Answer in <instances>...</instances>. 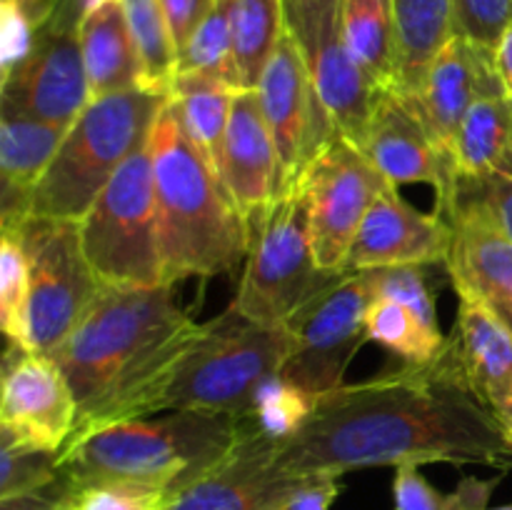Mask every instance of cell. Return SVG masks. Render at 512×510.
I'll list each match as a JSON object with an SVG mask.
<instances>
[{"label": "cell", "instance_id": "28", "mask_svg": "<svg viewBox=\"0 0 512 510\" xmlns=\"http://www.w3.org/2000/svg\"><path fill=\"white\" fill-rule=\"evenodd\" d=\"M170 98L178 105L193 143L220 173L235 90L210 75L178 73L170 85Z\"/></svg>", "mask_w": 512, "mask_h": 510}, {"label": "cell", "instance_id": "38", "mask_svg": "<svg viewBox=\"0 0 512 510\" xmlns=\"http://www.w3.org/2000/svg\"><path fill=\"white\" fill-rule=\"evenodd\" d=\"M455 33L493 48L512 25V0H453Z\"/></svg>", "mask_w": 512, "mask_h": 510}, {"label": "cell", "instance_id": "45", "mask_svg": "<svg viewBox=\"0 0 512 510\" xmlns=\"http://www.w3.org/2000/svg\"><path fill=\"white\" fill-rule=\"evenodd\" d=\"M500 483V478L493 480H480L465 475L458 483V488L453 493H448L445 498V510H483L488 508L490 495H493L495 485Z\"/></svg>", "mask_w": 512, "mask_h": 510}, {"label": "cell", "instance_id": "5", "mask_svg": "<svg viewBox=\"0 0 512 510\" xmlns=\"http://www.w3.org/2000/svg\"><path fill=\"white\" fill-rule=\"evenodd\" d=\"M170 95L135 88L93 98L65 130L53 163L30 195L28 215L80 220L115 170L148 140Z\"/></svg>", "mask_w": 512, "mask_h": 510}, {"label": "cell", "instance_id": "50", "mask_svg": "<svg viewBox=\"0 0 512 510\" xmlns=\"http://www.w3.org/2000/svg\"><path fill=\"white\" fill-rule=\"evenodd\" d=\"M90 3H93V0H85V5H90Z\"/></svg>", "mask_w": 512, "mask_h": 510}, {"label": "cell", "instance_id": "15", "mask_svg": "<svg viewBox=\"0 0 512 510\" xmlns=\"http://www.w3.org/2000/svg\"><path fill=\"white\" fill-rule=\"evenodd\" d=\"M78 420L68 378L50 355L8 345L0 395V435L35 450L60 453Z\"/></svg>", "mask_w": 512, "mask_h": 510}, {"label": "cell", "instance_id": "21", "mask_svg": "<svg viewBox=\"0 0 512 510\" xmlns=\"http://www.w3.org/2000/svg\"><path fill=\"white\" fill-rule=\"evenodd\" d=\"M220 178L245 223L278 198V153L258 90H240L230 108Z\"/></svg>", "mask_w": 512, "mask_h": 510}, {"label": "cell", "instance_id": "35", "mask_svg": "<svg viewBox=\"0 0 512 510\" xmlns=\"http://www.w3.org/2000/svg\"><path fill=\"white\" fill-rule=\"evenodd\" d=\"M60 480V453L35 450L0 435V500L38 493Z\"/></svg>", "mask_w": 512, "mask_h": 510}, {"label": "cell", "instance_id": "41", "mask_svg": "<svg viewBox=\"0 0 512 510\" xmlns=\"http://www.w3.org/2000/svg\"><path fill=\"white\" fill-rule=\"evenodd\" d=\"M0 33H3V48H0V70L5 75L13 73L20 63L30 55L35 43V28L28 23L13 0H0Z\"/></svg>", "mask_w": 512, "mask_h": 510}, {"label": "cell", "instance_id": "11", "mask_svg": "<svg viewBox=\"0 0 512 510\" xmlns=\"http://www.w3.org/2000/svg\"><path fill=\"white\" fill-rule=\"evenodd\" d=\"M373 300L365 270L333 275L290 318L293 350L280 375L313 398L345 385V373L368 340L365 313Z\"/></svg>", "mask_w": 512, "mask_h": 510}, {"label": "cell", "instance_id": "18", "mask_svg": "<svg viewBox=\"0 0 512 510\" xmlns=\"http://www.w3.org/2000/svg\"><path fill=\"white\" fill-rule=\"evenodd\" d=\"M363 153L393 185H430L435 190V213L450 218L458 198V178L443 163L423 120L400 93L380 90Z\"/></svg>", "mask_w": 512, "mask_h": 510}, {"label": "cell", "instance_id": "40", "mask_svg": "<svg viewBox=\"0 0 512 510\" xmlns=\"http://www.w3.org/2000/svg\"><path fill=\"white\" fill-rule=\"evenodd\" d=\"M458 200L478 203L495 220V225L512 240V180L458 178V198H455V205H458Z\"/></svg>", "mask_w": 512, "mask_h": 510}, {"label": "cell", "instance_id": "10", "mask_svg": "<svg viewBox=\"0 0 512 510\" xmlns=\"http://www.w3.org/2000/svg\"><path fill=\"white\" fill-rule=\"evenodd\" d=\"M388 185L393 183L338 130L310 155L295 190L308 213L310 243L320 270L343 273L365 213Z\"/></svg>", "mask_w": 512, "mask_h": 510}, {"label": "cell", "instance_id": "17", "mask_svg": "<svg viewBox=\"0 0 512 510\" xmlns=\"http://www.w3.org/2000/svg\"><path fill=\"white\" fill-rule=\"evenodd\" d=\"M455 230L438 213L413 208L398 185H388L365 213L345 270H373L388 265H440L453 253Z\"/></svg>", "mask_w": 512, "mask_h": 510}, {"label": "cell", "instance_id": "46", "mask_svg": "<svg viewBox=\"0 0 512 510\" xmlns=\"http://www.w3.org/2000/svg\"><path fill=\"white\" fill-rule=\"evenodd\" d=\"M60 495H63V480L38 493L15 495V498L0 500V510H58Z\"/></svg>", "mask_w": 512, "mask_h": 510}, {"label": "cell", "instance_id": "24", "mask_svg": "<svg viewBox=\"0 0 512 510\" xmlns=\"http://www.w3.org/2000/svg\"><path fill=\"white\" fill-rule=\"evenodd\" d=\"M80 50L93 98L143 88V68L123 0H93L85 8Z\"/></svg>", "mask_w": 512, "mask_h": 510}, {"label": "cell", "instance_id": "20", "mask_svg": "<svg viewBox=\"0 0 512 510\" xmlns=\"http://www.w3.org/2000/svg\"><path fill=\"white\" fill-rule=\"evenodd\" d=\"M450 353L470 393L512 438V333L478 300L458 295Z\"/></svg>", "mask_w": 512, "mask_h": 510}, {"label": "cell", "instance_id": "37", "mask_svg": "<svg viewBox=\"0 0 512 510\" xmlns=\"http://www.w3.org/2000/svg\"><path fill=\"white\" fill-rule=\"evenodd\" d=\"M163 500L165 493L140 488V485H68L63 480V495H60L58 510H160Z\"/></svg>", "mask_w": 512, "mask_h": 510}, {"label": "cell", "instance_id": "13", "mask_svg": "<svg viewBox=\"0 0 512 510\" xmlns=\"http://www.w3.org/2000/svg\"><path fill=\"white\" fill-rule=\"evenodd\" d=\"M258 95L278 153V195L288 193L310 155L335 133L315 95L303 48L290 30L283 33L260 78Z\"/></svg>", "mask_w": 512, "mask_h": 510}, {"label": "cell", "instance_id": "47", "mask_svg": "<svg viewBox=\"0 0 512 510\" xmlns=\"http://www.w3.org/2000/svg\"><path fill=\"white\" fill-rule=\"evenodd\" d=\"M13 3L18 5L20 13L28 18V23L38 30V28H43L50 18H53L55 10L60 8V3H63V0H13Z\"/></svg>", "mask_w": 512, "mask_h": 510}, {"label": "cell", "instance_id": "27", "mask_svg": "<svg viewBox=\"0 0 512 510\" xmlns=\"http://www.w3.org/2000/svg\"><path fill=\"white\" fill-rule=\"evenodd\" d=\"M400 40V95L423 90L435 55L455 35L453 0H393Z\"/></svg>", "mask_w": 512, "mask_h": 510}, {"label": "cell", "instance_id": "9", "mask_svg": "<svg viewBox=\"0 0 512 510\" xmlns=\"http://www.w3.org/2000/svg\"><path fill=\"white\" fill-rule=\"evenodd\" d=\"M18 225L28 258L25 350L53 355L103 288L80 243V220L28 215Z\"/></svg>", "mask_w": 512, "mask_h": 510}, {"label": "cell", "instance_id": "14", "mask_svg": "<svg viewBox=\"0 0 512 510\" xmlns=\"http://www.w3.org/2000/svg\"><path fill=\"white\" fill-rule=\"evenodd\" d=\"M503 93L505 85L495 63V50L455 33L435 55L423 90L415 98L405 100L423 120L435 150L450 173L460 178L458 133L470 108L478 100Z\"/></svg>", "mask_w": 512, "mask_h": 510}, {"label": "cell", "instance_id": "32", "mask_svg": "<svg viewBox=\"0 0 512 510\" xmlns=\"http://www.w3.org/2000/svg\"><path fill=\"white\" fill-rule=\"evenodd\" d=\"M315 403L318 398L300 390L278 373L258 390L248 413L238 418V425L243 433L263 435L280 445L303 428L305 420L313 415Z\"/></svg>", "mask_w": 512, "mask_h": 510}, {"label": "cell", "instance_id": "43", "mask_svg": "<svg viewBox=\"0 0 512 510\" xmlns=\"http://www.w3.org/2000/svg\"><path fill=\"white\" fill-rule=\"evenodd\" d=\"M215 3H218V0H160L178 53L188 45V40L193 38V33L200 28V23L208 18V13L215 8Z\"/></svg>", "mask_w": 512, "mask_h": 510}, {"label": "cell", "instance_id": "3", "mask_svg": "<svg viewBox=\"0 0 512 510\" xmlns=\"http://www.w3.org/2000/svg\"><path fill=\"white\" fill-rule=\"evenodd\" d=\"M165 283L233 273L248 258V223L218 170L165 100L148 135Z\"/></svg>", "mask_w": 512, "mask_h": 510}, {"label": "cell", "instance_id": "16", "mask_svg": "<svg viewBox=\"0 0 512 510\" xmlns=\"http://www.w3.org/2000/svg\"><path fill=\"white\" fill-rule=\"evenodd\" d=\"M275 450L273 440L240 430L238 445L198 480L165 495L160 510H288L303 478L280 468Z\"/></svg>", "mask_w": 512, "mask_h": 510}, {"label": "cell", "instance_id": "26", "mask_svg": "<svg viewBox=\"0 0 512 510\" xmlns=\"http://www.w3.org/2000/svg\"><path fill=\"white\" fill-rule=\"evenodd\" d=\"M458 175L512 180V95H490L470 108L458 133Z\"/></svg>", "mask_w": 512, "mask_h": 510}, {"label": "cell", "instance_id": "49", "mask_svg": "<svg viewBox=\"0 0 512 510\" xmlns=\"http://www.w3.org/2000/svg\"><path fill=\"white\" fill-rule=\"evenodd\" d=\"M483 510H512V505H500V508H490L488 505V508H483Z\"/></svg>", "mask_w": 512, "mask_h": 510}, {"label": "cell", "instance_id": "51", "mask_svg": "<svg viewBox=\"0 0 512 510\" xmlns=\"http://www.w3.org/2000/svg\"><path fill=\"white\" fill-rule=\"evenodd\" d=\"M510 448H512V438H510Z\"/></svg>", "mask_w": 512, "mask_h": 510}, {"label": "cell", "instance_id": "36", "mask_svg": "<svg viewBox=\"0 0 512 510\" xmlns=\"http://www.w3.org/2000/svg\"><path fill=\"white\" fill-rule=\"evenodd\" d=\"M373 298H390L403 303L430 333H440L438 310L425 265H388L365 270Z\"/></svg>", "mask_w": 512, "mask_h": 510}, {"label": "cell", "instance_id": "34", "mask_svg": "<svg viewBox=\"0 0 512 510\" xmlns=\"http://www.w3.org/2000/svg\"><path fill=\"white\" fill-rule=\"evenodd\" d=\"M28 258L18 225H3L0 235V325L13 348H25L28 310Z\"/></svg>", "mask_w": 512, "mask_h": 510}, {"label": "cell", "instance_id": "2", "mask_svg": "<svg viewBox=\"0 0 512 510\" xmlns=\"http://www.w3.org/2000/svg\"><path fill=\"white\" fill-rule=\"evenodd\" d=\"M200 333L203 323L180 308L173 285H103L68 340L50 355L78 403L70 440L158 415L175 368Z\"/></svg>", "mask_w": 512, "mask_h": 510}, {"label": "cell", "instance_id": "31", "mask_svg": "<svg viewBox=\"0 0 512 510\" xmlns=\"http://www.w3.org/2000/svg\"><path fill=\"white\" fill-rule=\"evenodd\" d=\"M368 340H375L408 365H423L445 350L443 333H430L403 303L390 298H373L365 313Z\"/></svg>", "mask_w": 512, "mask_h": 510}, {"label": "cell", "instance_id": "48", "mask_svg": "<svg viewBox=\"0 0 512 510\" xmlns=\"http://www.w3.org/2000/svg\"><path fill=\"white\" fill-rule=\"evenodd\" d=\"M495 63H498L500 78H503L505 93L512 95V25L495 45Z\"/></svg>", "mask_w": 512, "mask_h": 510}, {"label": "cell", "instance_id": "23", "mask_svg": "<svg viewBox=\"0 0 512 510\" xmlns=\"http://www.w3.org/2000/svg\"><path fill=\"white\" fill-rule=\"evenodd\" d=\"M65 128L0 108V195L3 225L28 218L30 195L53 163Z\"/></svg>", "mask_w": 512, "mask_h": 510}, {"label": "cell", "instance_id": "25", "mask_svg": "<svg viewBox=\"0 0 512 510\" xmlns=\"http://www.w3.org/2000/svg\"><path fill=\"white\" fill-rule=\"evenodd\" d=\"M340 35L380 88L400 93V40L393 0H340Z\"/></svg>", "mask_w": 512, "mask_h": 510}, {"label": "cell", "instance_id": "30", "mask_svg": "<svg viewBox=\"0 0 512 510\" xmlns=\"http://www.w3.org/2000/svg\"><path fill=\"white\" fill-rule=\"evenodd\" d=\"M123 8L138 48L143 88L170 95L178 68V48L173 43L163 5L160 0H123Z\"/></svg>", "mask_w": 512, "mask_h": 510}, {"label": "cell", "instance_id": "4", "mask_svg": "<svg viewBox=\"0 0 512 510\" xmlns=\"http://www.w3.org/2000/svg\"><path fill=\"white\" fill-rule=\"evenodd\" d=\"M238 418L203 410L123 420L68 440L60 478L68 485L120 483L170 495L220 463L238 445Z\"/></svg>", "mask_w": 512, "mask_h": 510}, {"label": "cell", "instance_id": "44", "mask_svg": "<svg viewBox=\"0 0 512 510\" xmlns=\"http://www.w3.org/2000/svg\"><path fill=\"white\" fill-rule=\"evenodd\" d=\"M340 495V475L318 473L305 475L300 488L295 490L288 510H330Z\"/></svg>", "mask_w": 512, "mask_h": 510}, {"label": "cell", "instance_id": "39", "mask_svg": "<svg viewBox=\"0 0 512 510\" xmlns=\"http://www.w3.org/2000/svg\"><path fill=\"white\" fill-rule=\"evenodd\" d=\"M285 20L308 55L340 25V0H285Z\"/></svg>", "mask_w": 512, "mask_h": 510}, {"label": "cell", "instance_id": "42", "mask_svg": "<svg viewBox=\"0 0 512 510\" xmlns=\"http://www.w3.org/2000/svg\"><path fill=\"white\" fill-rule=\"evenodd\" d=\"M448 495L435 490L420 473V465L405 463L395 468L393 510H445Z\"/></svg>", "mask_w": 512, "mask_h": 510}, {"label": "cell", "instance_id": "33", "mask_svg": "<svg viewBox=\"0 0 512 510\" xmlns=\"http://www.w3.org/2000/svg\"><path fill=\"white\" fill-rule=\"evenodd\" d=\"M178 73H203L210 75V78L223 80L235 93L245 90L243 75H240L238 68V58H235L233 30H230L228 5H225V0L215 3L208 18L200 23V28L195 30L188 45L178 53L175 75Z\"/></svg>", "mask_w": 512, "mask_h": 510}, {"label": "cell", "instance_id": "29", "mask_svg": "<svg viewBox=\"0 0 512 510\" xmlns=\"http://www.w3.org/2000/svg\"><path fill=\"white\" fill-rule=\"evenodd\" d=\"M235 58L245 90H258L260 78L288 30L285 0H225Z\"/></svg>", "mask_w": 512, "mask_h": 510}, {"label": "cell", "instance_id": "6", "mask_svg": "<svg viewBox=\"0 0 512 510\" xmlns=\"http://www.w3.org/2000/svg\"><path fill=\"white\" fill-rule=\"evenodd\" d=\"M290 350L288 325L255 323L228 305L223 315L203 323V333L175 368L158 413L203 410L240 418L258 390L283 370Z\"/></svg>", "mask_w": 512, "mask_h": 510}, {"label": "cell", "instance_id": "1", "mask_svg": "<svg viewBox=\"0 0 512 510\" xmlns=\"http://www.w3.org/2000/svg\"><path fill=\"white\" fill-rule=\"evenodd\" d=\"M275 460L298 478L405 463L508 470L512 448L498 420L470 393L445 343L430 363H403L320 395L303 428L278 445Z\"/></svg>", "mask_w": 512, "mask_h": 510}, {"label": "cell", "instance_id": "12", "mask_svg": "<svg viewBox=\"0 0 512 510\" xmlns=\"http://www.w3.org/2000/svg\"><path fill=\"white\" fill-rule=\"evenodd\" d=\"M85 0H63L53 18L35 30L28 58L3 78L0 108L68 130L90 105L88 73L80 50Z\"/></svg>", "mask_w": 512, "mask_h": 510}, {"label": "cell", "instance_id": "19", "mask_svg": "<svg viewBox=\"0 0 512 510\" xmlns=\"http://www.w3.org/2000/svg\"><path fill=\"white\" fill-rule=\"evenodd\" d=\"M450 223L455 240L445 268L455 293L478 300L512 333V240L470 200H458Z\"/></svg>", "mask_w": 512, "mask_h": 510}, {"label": "cell", "instance_id": "7", "mask_svg": "<svg viewBox=\"0 0 512 510\" xmlns=\"http://www.w3.org/2000/svg\"><path fill=\"white\" fill-rule=\"evenodd\" d=\"M80 243L95 278L103 285H168L148 140L123 160L88 213L80 218Z\"/></svg>", "mask_w": 512, "mask_h": 510}, {"label": "cell", "instance_id": "22", "mask_svg": "<svg viewBox=\"0 0 512 510\" xmlns=\"http://www.w3.org/2000/svg\"><path fill=\"white\" fill-rule=\"evenodd\" d=\"M305 60H308L315 95H318L333 128L363 150L375 103H378L383 88L350 53L340 35V25L318 48L310 50Z\"/></svg>", "mask_w": 512, "mask_h": 510}, {"label": "cell", "instance_id": "8", "mask_svg": "<svg viewBox=\"0 0 512 510\" xmlns=\"http://www.w3.org/2000/svg\"><path fill=\"white\" fill-rule=\"evenodd\" d=\"M333 275L315 260L308 213L293 188L248 220V258L230 308L255 323L288 325Z\"/></svg>", "mask_w": 512, "mask_h": 510}]
</instances>
